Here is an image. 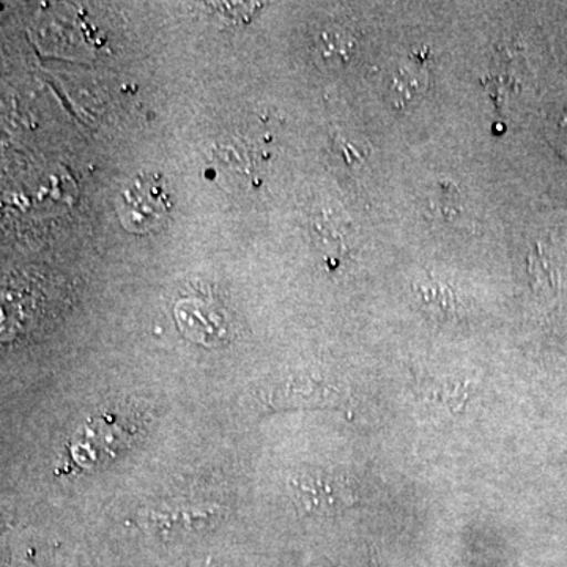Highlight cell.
<instances>
[{
	"label": "cell",
	"instance_id": "cell-1",
	"mask_svg": "<svg viewBox=\"0 0 567 567\" xmlns=\"http://www.w3.org/2000/svg\"><path fill=\"white\" fill-rule=\"evenodd\" d=\"M115 210L126 230L144 235L162 229L173 212V199L162 175L141 173L123 186Z\"/></svg>",
	"mask_w": 567,
	"mask_h": 567
},
{
	"label": "cell",
	"instance_id": "cell-2",
	"mask_svg": "<svg viewBox=\"0 0 567 567\" xmlns=\"http://www.w3.org/2000/svg\"><path fill=\"white\" fill-rule=\"evenodd\" d=\"M289 491L298 509L309 516H334L357 505L360 499L350 480L319 470L295 475Z\"/></svg>",
	"mask_w": 567,
	"mask_h": 567
},
{
	"label": "cell",
	"instance_id": "cell-4",
	"mask_svg": "<svg viewBox=\"0 0 567 567\" xmlns=\"http://www.w3.org/2000/svg\"><path fill=\"white\" fill-rule=\"evenodd\" d=\"M221 518V507L213 505H175L151 513L148 525L162 536H189L207 532Z\"/></svg>",
	"mask_w": 567,
	"mask_h": 567
},
{
	"label": "cell",
	"instance_id": "cell-5",
	"mask_svg": "<svg viewBox=\"0 0 567 567\" xmlns=\"http://www.w3.org/2000/svg\"><path fill=\"white\" fill-rule=\"evenodd\" d=\"M339 399L338 391L323 383H315L312 380L292 382L281 385L276 390L275 402L279 406H315L334 404Z\"/></svg>",
	"mask_w": 567,
	"mask_h": 567
},
{
	"label": "cell",
	"instance_id": "cell-7",
	"mask_svg": "<svg viewBox=\"0 0 567 567\" xmlns=\"http://www.w3.org/2000/svg\"><path fill=\"white\" fill-rule=\"evenodd\" d=\"M420 298L429 308L436 309L440 315L451 316L454 312V297L451 290L439 282H425L420 287Z\"/></svg>",
	"mask_w": 567,
	"mask_h": 567
},
{
	"label": "cell",
	"instance_id": "cell-3",
	"mask_svg": "<svg viewBox=\"0 0 567 567\" xmlns=\"http://www.w3.org/2000/svg\"><path fill=\"white\" fill-rule=\"evenodd\" d=\"M178 327L186 338L205 347L221 346L229 338L226 317L200 300H182L175 306Z\"/></svg>",
	"mask_w": 567,
	"mask_h": 567
},
{
	"label": "cell",
	"instance_id": "cell-6",
	"mask_svg": "<svg viewBox=\"0 0 567 567\" xmlns=\"http://www.w3.org/2000/svg\"><path fill=\"white\" fill-rule=\"evenodd\" d=\"M424 70L415 65H402L394 73L391 91L402 102L409 103L416 93L424 91Z\"/></svg>",
	"mask_w": 567,
	"mask_h": 567
}]
</instances>
